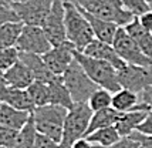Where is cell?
Segmentation results:
<instances>
[{
    "mask_svg": "<svg viewBox=\"0 0 152 148\" xmlns=\"http://www.w3.org/2000/svg\"><path fill=\"white\" fill-rule=\"evenodd\" d=\"M137 131L142 133V134L152 135V111H149V114L146 115V118L142 121V124L137 128Z\"/></svg>",
    "mask_w": 152,
    "mask_h": 148,
    "instance_id": "e575fe53",
    "label": "cell"
},
{
    "mask_svg": "<svg viewBox=\"0 0 152 148\" xmlns=\"http://www.w3.org/2000/svg\"><path fill=\"white\" fill-rule=\"evenodd\" d=\"M108 148H141V144L137 140H134L132 137H121L119 141H117L114 145Z\"/></svg>",
    "mask_w": 152,
    "mask_h": 148,
    "instance_id": "836d02e7",
    "label": "cell"
},
{
    "mask_svg": "<svg viewBox=\"0 0 152 148\" xmlns=\"http://www.w3.org/2000/svg\"><path fill=\"white\" fill-rule=\"evenodd\" d=\"M113 46L118 56L125 61V64L131 66H152V60L142 53L132 37L126 33L125 27H118L115 37L113 40Z\"/></svg>",
    "mask_w": 152,
    "mask_h": 148,
    "instance_id": "52a82bcc",
    "label": "cell"
},
{
    "mask_svg": "<svg viewBox=\"0 0 152 148\" xmlns=\"http://www.w3.org/2000/svg\"><path fill=\"white\" fill-rule=\"evenodd\" d=\"M121 114L122 113L117 111L114 107H108V108H104V110H99V111L93 113L91 120H90V125H88V130H87V135L94 133V131H97V130H99V128L115 125L117 121L119 120Z\"/></svg>",
    "mask_w": 152,
    "mask_h": 148,
    "instance_id": "7402d4cb",
    "label": "cell"
},
{
    "mask_svg": "<svg viewBox=\"0 0 152 148\" xmlns=\"http://www.w3.org/2000/svg\"><path fill=\"white\" fill-rule=\"evenodd\" d=\"M138 20L144 29H146L149 33H152V10H148L141 16H138Z\"/></svg>",
    "mask_w": 152,
    "mask_h": 148,
    "instance_id": "d590c367",
    "label": "cell"
},
{
    "mask_svg": "<svg viewBox=\"0 0 152 148\" xmlns=\"http://www.w3.org/2000/svg\"><path fill=\"white\" fill-rule=\"evenodd\" d=\"M30 117H31V113L21 111L7 104H1L0 107V125L1 127L13 128V130L20 131L30 120Z\"/></svg>",
    "mask_w": 152,
    "mask_h": 148,
    "instance_id": "d6986e66",
    "label": "cell"
},
{
    "mask_svg": "<svg viewBox=\"0 0 152 148\" xmlns=\"http://www.w3.org/2000/svg\"><path fill=\"white\" fill-rule=\"evenodd\" d=\"M14 21H20L17 13L10 6L0 4V26H3L6 23H14Z\"/></svg>",
    "mask_w": 152,
    "mask_h": 148,
    "instance_id": "d6a6232c",
    "label": "cell"
},
{
    "mask_svg": "<svg viewBox=\"0 0 152 148\" xmlns=\"http://www.w3.org/2000/svg\"><path fill=\"white\" fill-rule=\"evenodd\" d=\"M125 30L126 33L135 40L138 47L142 50V53L148 56L152 60V33H149L146 29L142 27V24L138 20V17H135L129 24H126Z\"/></svg>",
    "mask_w": 152,
    "mask_h": 148,
    "instance_id": "ffe728a7",
    "label": "cell"
},
{
    "mask_svg": "<svg viewBox=\"0 0 152 148\" xmlns=\"http://www.w3.org/2000/svg\"><path fill=\"white\" fill-rule=\"evenodd\" d=\"M70 148H94V145L87 140V137H83V138H80L77 141H74Z\"/></svg>",
    "mask_w": 152,
    "mask_h": 148,
    "instance_id": "8d00e7d4",
    "label": "cell"
},
{
    "mask_svg": "<svg viewBox=\"0 0 152 148\" xmlns=\"http://www.w3.org/2000/svg\"><path fill=\"white\" fill-rule=\"evenodd\" d=\"M48 91H50V104L60 106V107H64L67 110L73 107V98H71L70 91L66 87L61 75H56L53 80L48 83Z\"/></svg>",
    "mask_w": 152,
    "mask_h": 148,
    "instance_id": "44dd1931",
    "label": "cell"
},
{
    "mask_svg": "<svg viewBox=\"0 0 152 148\" xmlns=\"http://www.w3.org/2000/svg\"><path fill=\"white\" fill-rule=\"evenodd\" d=\"M75 60L81 64L84 71L88 74V77L101 88H105L111 93L118 91L121 87L118 81V70L111 66L110 63L99 59H94L84 54L83 51H74Z\"/></svg>",
    "mask_w": 152,
    "mask_h": 148,
    "instance_id": "7a4b0ae2",
    "label": "cell"
},
{
    "mask_svg": "<svg viewBox=\"0 0 152 148\" xmlns=\"http://www.w3.org/2000/svg\"><path fill=\"white\" fill-rule=\"evenodd\" d=\"M0 100L3 104H7L10 107L21 110V111H28L33 113L36 106L28 95L27 88H16L7 86L6 83H3L0 86Z\"/></svg>",
    "mask_w": 152,
    "mask_h": 148,
    "instance_id": "4fadbf2b",
    "label": "cell"
},
{
    "mask_svg": "<svg viewBox=\"0 0 152 148\" xmlns=\"http://www.w3.org/2000/svg\"><path fill=\"white\" fill-rule=\"evenodd\" d=\"M94 148H95V147H94Z\"/></svg>",
    "mask_w": 152,
    "mask_h": 148,
    "instance_id": "7bdbcfd3",
    "label": "cell"
},
{
    "mask_svg": "<svg viewBox=\"0 0 152 148\" xmlns=\"http://www.w3.org/2000/svg\"><path fill=\"white\" fill-rule=\"evenodd\" d=\"M34 81L31 70L27 67L21 60H17L10 68L4 71V83L10 87L24 88L26 90Z\"/></svg>",
    "mask_w": 152,
    "mask_h": 148,
    "instance_id": "9a60e30c",
    "label": "cell"
},
{
    "mask_svg": "<svg viewBox=\"0 0 152 148\" xmlns=\"http://www.w3.org/2000/svg\"><path fill=\"white\" fill-rule=\"evenodd\" d=\"M19 60V50L16 47H0V71H6Z\"/></svg>",
    "mask_w": 152,
    "mask_h": 148,
    "instance_id": "f1b7e54d",
    "label": "cell"
},
{
    "mask_svg": "<svg viewBox=\"0 0 152 148\" xmlns=\"http://www.w3.org/2000/svg\"><path fill=\"white\" fill-rule=\"evenodd\" d=\"M36 135H37V130H36V125H34L33 115H31L26 125L19 131L14 148H34Z\"/></svg>",
    "mask_w": 152,
    "mask_h": 148,
    "instance_id": "4316f807",
    "label": "cell"
},
{
    "mask_svg": "<svg viewBox=\"0 0 152 148\" xmlns=\"http://www.w3.org/2000/svg\"><path fill=\"white\" fill-rule=\"evenodd\" d=\"M121 3H122L124 7H125L128 12H131L135 17H138V16H141L142 13H145V12L149 10V7H148L145 0H121Z\"/></svg>",
    "mask_w": 152,
    "mask_h": 148,
    "instance_id": "4dcf8cb0",
    "label": "cell"
},
{
    "mask_svg": "<svg viewBox=\"0 0 152 148\" xmlns=\"http://www.w3.org/2000/svg\"><path fill=\"white\" fill-rule=\"evenodd\" d=\"M16 1H19V0H0V4L12 7V4H13V3H16Z\"/></svg>",
    "mask_w": 152,
    "mask_h": 148,
    "instance_id": "74e56055",
    "label": "cell"
},
{
    "mask_svg": "<svg viewBox=\"0 0 152 148\" xmlns=\"http://www.w3.org/2000/svg\"><path fill=\"white\" fill-rule=\"evenodd\" d=\"M54 0H19L12 4L19 20L28 26H43Z\"/></svg>",
    "mask_w": 152,
    "mask_h": 148,
    "instance_id": "ba28073f",
    "label": "cell"
},
{
    "mask_svg": "<svg viewBox=\"0 0 152 148\" xmlns=\"http://www.w3.org/2000/svg\"><path fill=\"white\" fill-rule=\"evenodd\" d=\"M148 114H149V111L138 110V108H134L131 111L122 113L119 120L115 124V128H117L118 134L121 137H129L134 131H137V128L142 124V121L146 118Z\"/></svg>",
    "mask_w": 152,
    "mask_h": 148,
    "instance_id": "ac0fdd59",
    "label": "cell"
},
{
    "mask_svg": "<svg viewBox=\"0 0 152 148\" xmlns=\"http://www.w3.org/2000/svg\"><path fill=\"white\" fill-rule=\"evenodd\" d=\"M51 47L53 46H51L48 37L44 33L43 27L23 24L21 33L17 39V43H16V48L19 51L43 56Z\"/></svg>",
    "mask_w": 152,
    "mask_h": 148,
    "instance_id": "9c48e42d",
    "label": "cell"
},
{
    "mask_svg": "<svg viewBox=\"0 0 152 148\" xmlns=\"http://www.w3.org/2000/svg\"><path fill=\"white\" fill-rule=\"evenodd\" d=\"M34 148H63V147H61V142L56 141V140H53V138H50V137H47L44 134L37 133Z\"/></svg>",
    "mask_w": 152,
    "mask_h": 148,
    "instance_id": "1f68e13d",
    "label": "cell"
},
{
    "mask_svg": "<svg viewBox=\"0 0 152 148\" xmlns=\"http://www.w3.org/2000/svg\"><path fill=\"white\" fill-rule=\"evenodd\" d=\"M63 148H64V147H63Z\"/></svg>",
    "mask_w": 152,
    "mask_h": 148,
    "instance_id": "b9f144b4",
    "label": "cell"
},
{
    "mask_svg": "<svg viewBox=\"0 0 152 148\" xmlns=\"http://www.w3.org/2000/svg\"><path fill=\"white\" fill-rule=\"evenodd\" d=\"M83 53L90 56V57H94V59H99V60H104L107 63H110L111 66L117 68V70H121L122 67H125V61L122 60L118 56V53L115 51L113 44L110 43H104L101 40H97L94 39L88 46H87Z\"/></svg>",
    "mask_w": 152,
    "mask_h": 148,
    "instance_id": "5bb4252c",
    "label": "cell"
},
{
    "mask_svg": "<svg viewBox=\"0 0 152 148\" xmlns=\"http://www.w3.org/2000/svg\"><path fill=\"white\" fill-rule=\"evenodd\" d=\"M21 29H23L21 21L6 23L0 26V47H16Z\"/></svg>",
    "mask_w": 152,
    "mask_h": 148,
    "instance_id": "d4e9b609",
    "label": "cell"
},
{
    "mask_svg": "<svg viewBox=\"0 0 152 148\" xmlns=\"http://www.w3.org/2000/svg\"><path fill=\"white\" fill-rule=\"evenodd\" d=\"M121 135L118 134L115 125L105 128H99L97 131H94L91 134L87 135V140L97 148H108L114 145L117 141H119Z\"/></svg>",
    "mask_w": 152,
    "mask_h": 148,
    "instance_id": "603a6c76",
    "label": "cell"
},
{
    "mask_svg": "<svg viewBox=\"0 0 152 148\" xmlns=\"http://www.w3.org/2000/svg\"><path fill=\"white\" fill-rule=\"evenodd\" d=\"M28 95L33 101L36 107H43L50 104V91H48V83L34 80L28 87H27Z\"/></svg>",
    "mask_w": 152,
    "mask_h": 148,
    "instance_id": "484cf974",
    "label": "cell"
},
{
    "mask_svg": "<svg viewBox=\"0 0 152 148\" xmlns=\"http://www.w3.org/2000/svg\"><path fill=\"white\" fill-rule=\"evenodd\" d=\"M4 83V71H0V86Z\"/></svg>",
    "mask_w": 152,
    "mask_h": 148,
    "instance_id": "f35d334b",
    "label": "cell"
},
{
    "mask_svg": "<svg viewBox=\"0 0 152 148\" xmlns=\"http://www.w3.org/2000/svg\"><path fill=\"white\" fill-rule=\"evenodd\" d=\"M87 103H88L90 108L93 110V113L104 110V108H108L111 107V104H113V93L105 90V88L98 87L91 94V97L88 98Z\"/></svg>",
    "mask_w": 152,
    "mask_h": 148,
    "instance_id": "83f0119b",
    "label": "cell"
},
{
    "mask_svg": "<svg viewBox=\"0 0 152 148\" xmlns=\"http://www.w3.org/2000/svg\"><path fill=\"white\" fill-rule=\"evenodd\" d=\"M67 111H68L67 108L60 107V106H53V104L36 107L31 115H33L37 133L44 134L56 141L61 142Z\"/></svg>",
    "mask_w": 152,
    "mask_h": 148,
    "instance_id": "277c9868",
    "label": "cell"
},
{
    "mask_svg": "<svg viewBox=\"0 0 152 148\" xmlns=\"http://www.w3.org/2000/svg\"><path fill=\"white\" fill-rule=\"evenodd\" d=\"M64 9H66L64 21H66L67 40L73 44L77 51H83L95 39L93 29L74 1L64 0Z\"/></svg>",
    "mask_w": 152,
    "mask_h": 148,
    "instance_id": "6da1fadb",
    "label": "cell"
},
{
    "mask_svg": "<svg viewBox=\"0 0 152 148\" xmlns=\"http://www.w3.org/2000/svg\"><path fill=\"white\" fill-rule=\"evenodd\" d=\"M19 131L13 128H7L0 125V145L4 148H14Z\"/></svg>",
    "mask_w": 152,
    "mask_h": 148,
    "instance_id": "f546056e",
    "label": "cell"
},
{
    "mask_svg": "<svg viewBox=\"0 0 152 148\" xmlns=\"http://www.w3.org/2000/svg\"><path fill=\"white\" fill-rule=\"evenodd\" d=\"M91 115H93V110L90 108L88 103H74L73 107L67 111L61 147L70 148L74 141L86 137Z\"/></svg>",
    "mask_w": 152,
    "mask_h": 148,
    "instance_id": "5b68a950",
    "label": "cell"
},
{
    "mask_svg": "<svg viewBox=\"0 0 152 148\" xmlns=\"http://www.w3.org/2000/svg\"><path fill=\"white\" fill-rule=\"evenodd\" d=\"M61 77L64 80L66 87L70 91L73 103H87L91 94L98 88V86L84 71L81 64L75 60V57Z\"/></svg>",
    "mask_w": 152,
    "mask_h": 148,
    "instance_id": "8992f818",
    "label": "cell"
},
{
    "mask_svg": "<svg viewBox=\"0 0 152 148\" xmlns=\"http://www.w3.org/2000/svg\"><path fill=\"white\" fill-rule=\"evenodd\" d=\"M118 81L122 88L139 94L144 88L152 86V66H131L118 70Z\"/></svg>",
    "mask_w": 152,
    "mask_h": 148,
    "instance_id": "8fae6325",
    "label": "cell"
},
{
    "mask_svg": "<svg viewBox=\"0 0 152 148\" xmlns=\"http://www.w3.org/2000/svg\"><path fill=\"white\" fill-rule=\"evenodd\" d=\"M77 6H78V4H77ZM80 10L83 12V14L86 16V19L88 20V23H90V26H91V29H93V32H94L95 39L104 41V43L113 44V40H114V37H115V33H117V30H118L119 26H117L115 23L107 21V20H104V19H99L97 16L88 13V12L84 10L83 7H80Z\"/></svg>",
    "mask_w": 152,
    "mask_h": 148,
    "instance_id": "2e32d148",
    "label": "cell"
},
{
    "mask_svg": "<svg viewBox=\"0 0 152 148\" xmlns=\"http://www.w3.org/2000/svg\"><path fill=\"white\" fill-rule=\"evenodd\" d=\"M138 104V94L134 93L128 88H119L118 91L113 93V104L114 107L119 113H126L135 108Z\"/></svg>",
    "mask_w": 152,
    "mask_h": 148,
    "instance_id": "cb8c5ba5",
    "label": "cell"
},
{
    "mask_svg": "<svg viewBox=\"0 0 152 148\" xmlns=\"http://www.w3.org/2000/svg\"><path fill=\"white\" fill-rule=\"evenodd\" d=\"M19 60H21L27 67L31 70V73L34 75V80L43 81V83H50L56 77L48 70V67L46 66V63L43 60V56H40V54L19 51Z\"/></svg>",
    "mask_w": 152,
    "mask_h": 148,
    "instance_id": "e0dca14e",
    "label": "cell"
},
{
    "mask_svg": "<svg viewBox=\"0 0 152 148\" xmlns=\"http://www.w3.org/2000/svg\"><path fill=\"white\" fill-rule=\"evenodd\" d=\"M74 46L67 40L58 46H53L43 54V60L54 75H63L68 66L74 61Z\"/></svg>",
    "mask_w": 152,
    "mask_h": 148,
    "instance_id": "7c38bea8",
    "label": "cell"
},
{
    "mask_svg": "<svg viewBox=\"0 0 152 148\" xmlns=\"http://www.w3.org/2000/svg\"><path fill=\"white\" fill-rule=\"evenodd\" d=\"M0 148H4V147H1V145H0Z\"/></svg>",
    "mask_w": 152,
    "mask_h": 148,
    "instance_id": "60d3db41",
    "label": "cell"
},
{
    "mask_svg": "<svg viewBox=\"0 0 152 148\" xmlns=\"http://www.w3.org/2000/svg\"><path fill=\"white\" fill-rule=\"evenodd\" d=\"M1 104H3V103H1V100H0V107H1Z\"/></svg>",
    "mask_w": 152,
    "mask_h": 148,
    "instance_id": "ab89813d",
    "label": "cell"
},
{
    "mask_svg": "<svg viewBox=\"0 0 152 148\" xmlns=\"http://www.w3.org/2000/svg\"><path fill=\"white\" fill-rule=\"evenodd\" d=\"M66 9H64V0H54L51 10L47 16L46 21L43 24V30L51 46H58L61 43L67 41L66 34Z\"/></svg>",
    "mask_w": 152,
    "mask_h": 148,
    "instance_id": "30bf717a",
    "label": "cell"
},
{
    "mask_svg": "<svg viewBox=\"0 0 152 148\" xmlns=\"http://www.w3.org/2000/svg\"><path fill=\"white\" fill-rule=\"evenodd\" d=\"M88 13L99 19L115 23L119 27H125L135 19L131 12H128L121 0H71Z\"/></svg>",
    "mask_w": 152,
    "mask_h": 148,
    "instance_id": "3957f363",
    "label": "cell"
}]
</instances>
